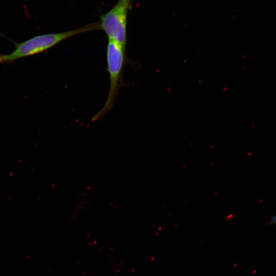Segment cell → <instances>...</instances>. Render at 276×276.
<instances>
[{
	"mask_svg": "<svg viewBox=\"0 0 276 276\" xmlns=\"http://www.w3.org/2000/svg\"><path fill=\"white\" fill-rule=\"evenodd\" d=\"M98 30H101L99 22L89 23L70 31L35 36L16 44L15 50L11 54L0 55V63L12 62L23 57L42 52L73 36Z\"/></svg>",
	"mask_w": 276,
	"mask_h": 276,
	"instance_id": "cell-1",
	"label": "cell"
},
{
	"mask_svg": "<svg viewBox=\"0 0 276 276\" xmlns=\"http://www.w3.org/2000/svg\"><path fill=\"white\" fill-rule=\"evenodd\" d=\"M271 223H276V216L272 217Z\"/></svg>",
	"mask_w": 276,
	"mask_h": 276,
	"instance_id": "cell-4",
	"label": "cell"
},
{
	"mask_svg": "<svg viewBox=\"0 0 276 276\" xmlns=\"http://www.w3.org/2000/svg\"><path fill=\"white\" fill-rule=\"evenodd\" d=\"M126 49L117 43L108 40L106 49L107 70L109 77L107 98L102 108L91 118L92 122L101 118L113 107L122 80L123 68L126 63Z\"/></svg>",
	"mask_w": 276,
	"mask_h": 276,
	"instance_id": "cell-2",
	"label": "cell"
},
{
	"mask_svg": "<svg viewBox=\"0 0 276 276\" xmlns=\"http://www.w3.org/2000/svg\"><path fill=\"white\" fill-rule=\"evenodd\" d=\"M131 0H118L114 6L102 15L99 22L108 40L125 49L127 43V25L128 11Z\"/></svg>",
	"mask_w": 276,
	"mask_h": 276,
	"instance_id": "cell-3",
	"label": "cell"
}]
</instances>
